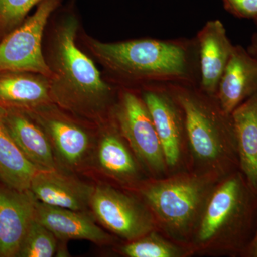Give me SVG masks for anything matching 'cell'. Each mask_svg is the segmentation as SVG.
Wrapping results in <instances>:
<instances>
[{"label": "cell", "mask_w": 257, "mask_h": 257, "mask_svg": "<svg viewBox=\"0 0 257 257\" xmlns=\"http://www.w3.org/2000/svg\"><path fill=\"white\" fill-rule=\"evenodd\" d=\"M231 116L240 170L257 192V94L236 107Z\"/></svg>", "instance_id": "18"}, {"label": "cell", "mask_w": 257, "mask_h": 257, "mask_svg": "<svg viewBox=\"0 0 257 257\" xmlns=\"http://www.w3.org/2000/svg\"><path fill=\"white\" fill-rule=\"evenodd\" d=\"M243 253L248 256L257 257V224L253 239L245 251H243Z\"/></svg>", "instance_id": "24"}, {"label": "cell", "mask_w": 257, "mask_h": 257, "mask_svg": "<svg viewBox=\"0 0 257 257\" xmlns=\"http://www.w3.org/2000/svg\"><path fill=\"white\" fill-rule=\"evenodd\" d=\"M199 67V88L215 96L221 76L234 45L230 41L221 21L210 20L198 32L197 40Z\"/></svg>", "instance_id": "12"}, {"label": "cell", "mask_w": 257, "mask_h": 257, "mask_svg": "<svg viewBox=\"0 0 257 257\" xmlns=\"http://www.w3.org/2000/svg\"><path fill=\"white\" fill-rule=\"evenodd\" d=\"M248 51L257 58V34L253 35L251 47H250L249 50Z\"/></svg>", "instance_id": "25"}, {"label": "cell", "mask_w": 257, "mask_h": 257, "mask_svg": "<svg viewBox=\"0 0 257 257\" xmlns=\"http://www.w3.org/2000/svg\"><path fill=\"white\" fill-rule=\"evenodd\" d=\"M123 140L112 116L98 125L92 165L111 178L131 182L138 177V167Z\"/></svg>", "instance_id": "15"}, {"label": "cell", "mask_w": 257, "mask_h": 257, "mask_svg": "<svg viewBox=\"0 0 257 257\" xmlns=\"http://www.w3.org/2000/svg\"><path fill=\"white\" fill-rule=\"evenodd\" d=\"M52 102L50 78L30 72H0V106L30 111Z\"/></svg>", "instance_id": "17"}, {"label": "cell", "mask_w": 257, "mask_h": 257, "mask_svg": "<svg viewBox=\"0 0 257 257\" xmlns=\"http://www.w3.org/2000/svg\"><path fill=\"white\" fill-rule=\"evenodd\" d=\"M255 21H256V25H257V18L254 19Z\"/></svg>", "instance_id": "26"}, {"label": "cell", "mask_w": 257, "mask_h": 257, "mask_svg": "<svg viewBox=\"0 0 257 257\" xmlns=\"http://www.w3.org/2000/svg\"><path fill=\"white\" fill-rule=\"evenodd\" d=\"M140 94L151 114L165 162L175 166L180 157L182 131L185 128L183 111L168 84L144 87Z\"/></svg>", "instance_id": "9"}, {"label": "cell", "mask_w": 257, "mask_h": 257, "mask_svg": "<svg viewBox=\"0 0 257 257\" xmlns=\"http://www.w3.org/2000/svg\"><path fill=\"white\" fill-rule=\"evenodd\" d=\"M25 111L47 134L61 170L75 173L91 167L97 126L76 117L53 102Z\"/></svg>", "instance_id": "4"}, {"label": "cell", "mask_w": 257, "mask_h": 257, "mask_svg": "<svg viewBox=\"0 0 257 257\" xmlns=\"http://www.w3.org/2000/svg\"><path fill=\"white\" fill-rule=\"evenodd\" d=\"M111 116L139 160L152 170H162L166 163L163 150L140 92L133 88L119 87Z\"/></svg>", "instance_id": "6"}, {"label": "cell", "mask_w": 257, "mask_h": 257, "mask_svg": "<svg viewBox=\"0 0 257 257\" xmlns=\"http://www.w3.org/2000/svg\"><path fill=\"white\" fill-rule=\"evenodd\" d=\"M35 217L61 241L82 239L106 245L112 240L110 235L98 226L91 211L53 207L37 200Z\"/></svg>", "instance_id": "14"}, {"label": "cell", "mask_w": 257, "mask_h": 257, "mask_svg": "<svg viewBox=\"0 0 257 257\" xmlns=\"http://www.w3.org/2000/svg\"><path fill=\"white\" fill-rule=\"evenodd\" d=\"M4 112V108L0 106V179L10 188L30 190L39 170L12 138L5 124Z\"/></svg>", "instance_id": "19"}, {"label": "cell", "mask_w": 257, "mask_h": 257, "mask_svg": "<svg viewBox=\"0 0 257 257\" xmlns=\"http://www.w3.org/2000/svg\"><path fill=\"white\" fill-rule=\"evenodd\" d=\"M43 0H0V35H8L20 26L34 7Z\"/></svg>", "instance_id": "22"}, {"label": "cell", "mask_w": 257, "mask_h": 257, "mask_svg": "<svg viewBox=\"0 0 257 257\" xmlns=\"http://www.w3.org/2000/svg\"><path fill=\"white\" fill-rule=\"evenodd\" d=\"M46 50L52 102L96 126L110 119L119 87L102 77L77 44L79 22L68 11L52 25Z\"/></svg>", "instance_id": "1"}, {"label": "cell", "mask_w": 257, "mask_h": 257, "mask_svg": "<svg viewBox=\"0 0 257 257\" xmlns=\"http://www.w3.org/2000/svg\"><path fill=\"white\" fill-rule=\"evenodd\" d=\"M121 252L128 257H174L178 256L175 246L155 234L142 236L121 248Z\"/></svg>", "instance_id": "21"}, {"label": "cell", "mask_w": 257, "mask_h": 257, "mask_svg": "<svg viewBox=\"0 0 257 257\" xmlns=\"http://www.w3.org/2000/svg\"><path fill=\"white\" fill-rule=\"evenodd\" d=\"M257 94V58L239 45L234 46L221 76L216 99L224 112L231 114L240 104Z\"/></svg>", "instance_id": "13"}, {"label": "cell", "mask_w": 257, "mask_h": 257, "mask_svg": "<svg viewBox=\"0 0 257 257\" xmlns=\"http://www.w3.org/2000/svg\"><path fill=\"white\" fill-rule=\"evenodd\" d=\"M62 0H43L35 13L0 41V72H30L50 78L43 39L51 16Z\"/></svg>", "instance_id": "5"}, {"label": "cell", "mask_w": 257, "mask_h": 257, "mask_svg": "<svg viewBox=\"0 0 257 257\" xmlns=\"http://www.w3.org/2000/svg\"><path fill=\"white\" fill-rule=\"evenodd\" d=\"M7 128L25 157L39 171L60 169L53 149L43 128L27 111L4 109Z\"/></svg>", "instance_id": "16"}, {"label": "cell", "mask_w": 257, "mask_h": 257, "mask_svg": "<svg viewBox=\"0 0 257 257\" xmlns=\"http://www.w3.org/2000/svg\"><path fill=\"white\" fill-rule=\"evenodd\" d=\"M89 209L99 224L128 241L148 234L151 216L135 198L105 184H96Z\"/></svg>", "instance_id": "8"}, {"label": "cell", "mask_w": 257, "mask_h": 257, "mask_svg": "<svg viewBox=\"0 0 257 257\" xmlns=\"http://www.w3.org/2000/svg\"><path fill=\"white\" fill-rule=\"evenodd\" d=\"M57 251V239L46 226L37 220L32 221L18 256L52 257Z\"/></svg>", "instance_id": "20"}, {"label": "cell", "mask_w": 257, "mask_h": 257, "mask_svg": "<svg viewBox=\"0 0 257 257\" xmlns=\"http://www.w3.org/2000/svg\"><path fill=\"white\" fill-rule=\"evenodd\" d=\"M83 42L106 71L109 82L118 87L143 89L195 83L193 51L196 42L151 38L103 42L87 35L83 36Z\"/></svg>", "instance_id": "2"}, {"label": "cell", "mask_w": 257, "mask_h": 257, "mask_svg": "<svg viewBox=\"0 0 257 257\" xmlns=\"http://www.w3.org/2000/svg\"><path fill=\"white\" fill-rule=\"evenodd\" d=\"M94 187L74 177L73 173L58 169L38 171L30 190L37 201L48 205L88 211Z\"/></svg>", "instance_id": "11"}, {"label": "cell", "mask_w": 257, "mask_h": 257, "mask_svg": "<svg viewBox=\"0 0 257 257\" xmlns=\"http://www.w3.org/2000/svg\"><path fill=\"white\" fill-rule=\"evenodd\" d=\"M207 187L205 180L182 176L150 184L141 192L165 224L183 229L195 217Z\"/></svg>", "instance_id": "7"}, {"label": "cell", "mask_w": 257, "mask_h": 257, "mask_svg": "<svg viewBox=\"0 0 257 257\" xmlns=\"http://www.w3.org/2000/svg\"><path fill=\"white\" fill-rule=\"evenodd\" d=\"M36 202L30 190L0 185V257L18 256L35 219Z\"/></svg>", "instance_id": "10"}, {"label": "cell", "mask_w": 257, "mask_h": 257, "mask_svg": "<svg viewBox=\"0 0 257 257\" xmlns=\"http://www.w3.org/2000/svg\"><path fill=\"white\" fill-rule=\"evenodd\" d=\"M225 9L242 19L257 18V0H222Z\"/></svg>", "instance_id": "23"}, {"label": "cell", "mask_w": 257, "mask_h": 257, "mask_svg": "<svg viewBox=\"0 0 257 257\" xmlns=\"http://www.w3.org/2000/svg\"><path fill=\"white\" fill-rule=\"evenodd\" d=\"M183 111L185 130L196 156L204 161L225 157L239 165L231 114L194 83L168 84Z\"/></svg>", "instance_id": "3"}]
</instances>
